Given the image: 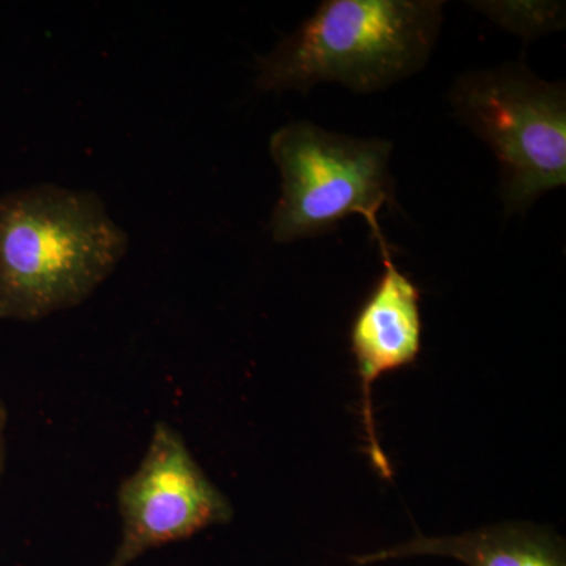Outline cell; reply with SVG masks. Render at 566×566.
Returning a JSON list of instances; mask_svg holds the SVG:
<instances>
[{"instance_id":"cell-1","label":"cell","mask_w":566,"mask_h":566,"mask_svg":"<svg viewBox=\"0 0 566 566\" xmlns=\"http://www.w3.org/2000/svg\"><path fill=\"white\" fill-rule=\"evenodd\" d=\"M129 249L98 193L33 185L0 196V322L84 303Z\"/></svg>"},{"instance_id":"cell-2","label":"cell","mask_w":566,"mask_h":566,"mask_svg":"<svg viewBox=\"0 0 566 566\" xmlns=\"http://www.w3.org/2000/svg\"><path fill=\"white\" fill-rule=\"evenodd\" d=\"M442 0H324L259 59L260 92L340 84L357 95L386 91L430 61L444 21Z\"/></svg>"},{"instance_id":"cell-3","label":"cell","mask_w":566,"mask_h":566,"mask_svg":"<svg viewBox=\"0 0 566 566\" xmlns=\"http://www.w3.org/2000/svg\"><path fill=\"white\" fill-rule=\"evenodd\" d=\"M392 150V142L327 132L311 122L279 128L270 139L282 178L270 221L274 243L324 237L353 214L363 216L375 244L386 240L379 211L395 207Z\"/></svg>"},{"instance_id":"cell-4","label":"cell","mask_w":566,"mask_h":566,"mask_svg":"<svg viewBox=\"0 0 566 566\" xmlns=\"http://www.w3.org/2000/svg\"><path fill=\"white\" fill-rule=\"evenodd\" d=\"M450 102L499 164L506 212L528 210L566 185V91L523 65L471 71L458 77Z\"/></svg>"},{"instance_id":"cell-5","label":"cell","mask_w":566,"mask_h":566,"mask_svg":"<svg viewBox=\"0 0 566 566\" xmlns=\"http://www.w3.org/2000/svg\"><path fill=\"white\" fill-rule=\"evenodd\" d=\"M122 542L107 566H129L148 551L185 542L232 521L229 499L208 479L182 436L156 423L139 468L117 493Z\"/></svg>"},{"instance_id":"cell-6","label":"cell","mask_w":566,"mask_h":566,"mask_svg":"<svg viewBox=\"0 0 566 566\" xmlns=\"http://www.w3.org/2000/svg\"><path fill=\"white\" fill-rule=\"evenodd\" d=\"M382 274L360 305L349 329V348L360 379V417L365 452L379 476L392 480V465L378 441L374 416V385L382 375L416 363L422 352V293L398 270L386 240L376 243Z\"/></svg>"},{"instance_id":"cell-7","label":"cell","mask_w":566,"mask_h":566,"mask_svg":"<svg viewBox=\"0 0 566 566\" xmlns=\"http://www.w3.org/2000/svg\"><path fill=\"white\" fill-rule=\"evenodd\" d=\"M415 556L450 557L465 566H566L564 539L549 528L528 523H504L434 538L417 534L403 545L352 557V562L364 566Z\"/></svg>"},{"instance_id":"cell-8","label":"cell","mask_w":566,"mask_h":566,"mask_svg":"<svg viewBox=\"0 0 566 566\" xmlns=\"http://www.w3.org/2000/svg\"><path fill=\"white\" fill-rule=\"evenodd\" d=\"M7 422H9V417H7L6 405L0 400V479H2L3 472H6L7 464Z\"/></svg>"}]
</instances>
